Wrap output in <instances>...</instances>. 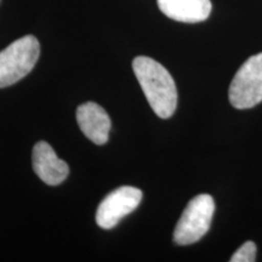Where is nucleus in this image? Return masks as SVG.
Returning a JSON list of instances; mask_svg holds the SVG:
<instances>
[{"label": "nucleus", "mask_w": 262, "mask_h": 262, "mask_svg": "<svg viewBox=\"0 0 262 262\" xmlns=\"http://www.w3.org/2000/svg\"><path fill=\"white\" fill-rule=\"evenodd\" d=\"M133 70L153 112L162 119L171 117L178 106V89L168 70L147 56H137Z\"/></svg>", "instance_id": "f257e3e1"}, {"label": "nucleus", "mask_w": 262, "mask_h": 262, "mask_svg": "<svg viewBox=\"0 0 262 262\" xmlns=\"http://www.w3.org/2000/svg\"><path fill=\"white\" fill-rule=\"evenodd\" d=\"M39 54L40 45L34 35L19 38L0 51V89L25 78L34 68Z\"/></svg>", "instance_id": "f03ea898"}, {"label": "nucleus", "mask_w": 262, "mask_h": 262, "mask_svg": "<svg viewBox=\"0 0 262 262\" xmlns=\"http://www.w3.org/2000/svg\"><path fill=\"white\" fill-rule=\"evenodd\" d=\"M214 211L211 195L199 194L191 199L173 231V242L178 245H189L202 239L210 228Z\"/></svg>", "instance_id": "7ed1b4c3"}, {"label": "nucleus", "mask_w": 262, "mask_h": 262, "mask_svg": "<svg viewBox=\"0 0 262 262\" xmlns=\"http://www.w3.org/2000/svg\"><path fill=\"white\" fill-rule=\"evenodd\" d=\"M228 98L237 110H248L262 102V52L242 64L229 85Z\"/></svg>", "instance_id": "20e7f679"}, {"label": "nucleus", "mask_w": 262, "mask_h": 262, "mask_svg": "<svg viewBox=\"0 0 262 262\" xmlns=\"http://www.w3.org/2000/svg\"><path fill=\"white\" fill-rule=\"evenodd\" d=\"M142 201V192L131 186H123L114 189L98 205L96 222L101 228L111 229L118 222L133 212Z\"/></svg>", "instance_id": "39448f33"}, {"label": "nucleus", "mask_w": 262, "mask_h": 262, "mask_svg": "<svg viewBox=\"0 0 262 262\" xmlns=\"http://www.w3.org/2000/svg\"><path fill=\"white\" fill-rule=\"evenodd\" d=\"M32 163L38 178L49 186L60 185L70 173L67 163L58 158L54 148L45 141H40L34 146Z\"/></svg>", "instance_id": "423d86ee"}, {"label": "nucleus", "mask_w": 262, "mask_h": 262, "mask_svg": "<svg viewBox=\"0 0 262 262\" xmlns=\"http://www.w3.org/2000/svg\"><path fill=\"white\" fill-rule=\"evenodd\" d=\"M77 122L81 133L96 145H104L111 131V118L100 104L86 102L77 108Z\"/></svg>", "instance_id": "0eeeda50"}, {"label": "nucleus", "mask_w": 262, "mask_h": 262, "mask_svg": "<svg viewBox=\"0 0 262 262\" xmlns=\"http://www.w3.org/2000/svg\"><path fill=\"white\" fill-rule=\"evenodd\" d=\"M160 11L183 24H198L210 16V0H157Z\"/></svg>", "instance_id": "6e6552de"}, {"label": "nucleus", "mask_w": 262, "mask_h": 262, "mask_svg": "<svg viewBox=\"0 0 262 262\" xmlns=\"http://www.w3.org/2000/svg\"><path fill=\"white\" fill-rule=\"evenodd\" d=\"M256 260V244L254 242H245L229 258L231 262H254Z\"/></svg>", "instance_id": "1a4fd4ad"}]
</instances>
